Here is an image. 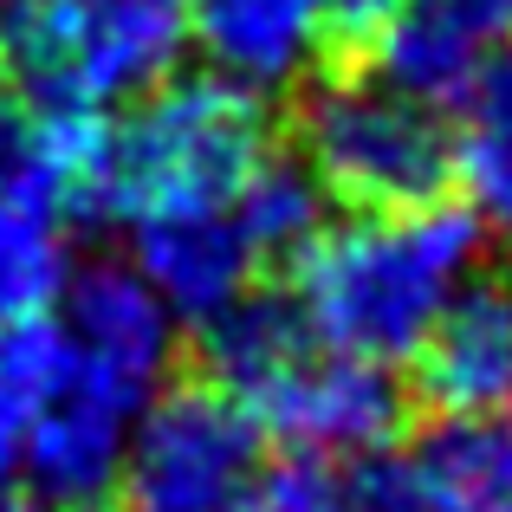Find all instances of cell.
<instances>
[{"label": "cell", "instance_id": "obj_17", "mask_svg": "<svg viewBox=\"0 0 512 512\" xmlns=\"http://www.w3.org/2000/svg\"><path fill=\"white\" fill-rule=\"evenodd\" d=\"M0 512H39L33 500H7V493H0Z\"/></svg>", "mask_w": 512, "mask_h": 512}, {"label": "cell", "instance_id": "obj_4", "mask_svg": "<svg viewBox=\"0 0 512 512\" xmlns=\"http://www.w3.org/2000/svg\"><path fill=\"white\" fill-rule=\"evenodd\" d=\"M292 156L318 175V188L331 201H344L357 214L428 208L454 188L448 111L383 85L363 65L318 72L299 85Z\"/></svg>", "mask_w": 512, "mask_h": 512}, {"label": "cell", "instance_id": "obj_5", "mask_svg": "<svg viewBox=\"0 0 512 512\" xmlns=\"http://www.w3.org/2000/svg\"><path fill=\"white\" fill-rule=\"evenodd\" d=\"M260 474L266 428L182 363L124 441L111 512H247Z\"/></svg>", "mask_w": 512, "mask_h": 512}, {"label": "cell", "instance_id": "obj_16", "mask_svg": "<svg viewBox=\"0 0 512 512\" xmlns=\"http://www.w3.org/2000/svg\"><path fill=\"white\" fill-rule=\"evenodd\" d=\"M247 512H350V506H344V487H338V467L292 454V461L260 474Z\"/></svg>", "mask_w": 512, "mask_h": 512}, {"label": "cell", "instance_id": "obj_13", "mask_svg": "<svg viewBox=\"0 0 512 512\" xmlns=\"http://www.w3.org/2000/svg\"><path fill=\"white\" fill-rule=\"evenodd\" d=\"M227 214L240 221V234H247L260 273H286V266L299 260L318 234H325L331 195L318 188V175L305 169L292 150H273L260 169H253V182L234 195V208H227Z\"/></svg>", "mask_w": 512, "mask_h": 512}, {"label": "cell", "instance_id": "obj_10", "mask_svg": "<svg viewBox=\"0 0 512 512\" xmlns=\"http://www.w3.org/2000/svg\"><path fill=\"white\" fill-rule=\"evenodd\" d=\"M130 266L150 279V292L169 305V318H188V325H208L247 286H260V260H253L247 234L227 208L137 221V260Z\"/></svg>", "mask_w": 512, "mask_h": 512}, {"label": "cell", "instance_id": "obj_12", "mask_svg": "<svg viewBox=\"0 0 512 512\" xmlns=\"http://www.w3.org/2000/svg\"><path fill=\"white\" fill-rule=\"evenodd\" d=\"M448 143H454V188L467 195V208L487 227L512 234V52L506 46L454 98Z\"/></svg>", "mask_w": 512, "mask_h": 512}, {"label": "cell", "instance_id": "obj_9", "mask_svg": "<svg viewBox=\"0 0 512 512\" xmlns=\"http://www.w3.org/2000/svg\"><path fill=\"white\" fill-rule=\"evenodd\" d=\"M182 13L214 78L253 98H286L331 59L325 0H182Z\"/></svg>", "mask_w": 512, "mask_h": 512}, {"label": "cell", "instance_id": "obj_8", "mask_svg": "<svg viewBox=\"0 0 512 512\" xmlns=\"http://www.w3.org/2000/svg\"><path fill=\"white\" fill-rule=\"evenodd\" d=\"M415 396L435 415L512 409V279L480 266L415 344Z\"/></svg>", "mask_w": 512, "mask_h": 512}, {"label": "cell", "instance_id": "obj_7", "mask_svg": "<svg viewBox=\"0 0 512 512\" xmlns=\"http://www.w3.org/2000/svg\"><path fill=\"white\" fill-rule=\"evenodd\" d=\"M402 415H409V396L389 376V363L331 350L325 338L253 402V422L305 461H357L389 448L402 435Z\"/></svg>", "mask_w": 512, "mask_h": 512}, {"label": "cell", "instance_id": "obj_2", "mask_svg": "<svg viewBox=\"0 0 512 512\" xmlns=\"http://www.w3.org/2000/svg\"><path fill=\"white\" fill-rule=\"evenodd\" d=\"M279 150L266 98L227 78H163L124 117H104L91 169L78 182L72 221L85 227H137L156 214H208L234 208L253 169Z\"/></svg>", "mask_w": 512, "mask_h": 512}, {"label": "cell", "instance_id": "obj_1", "mask_svg": "<svg viewBox=\"0 0 512 512\" xmlns=\"http://www.w3.org/2000/svg\"><path fill=\"white\" fill-rule=\"evenodd\" d=\"M487 221L474 208H402L325 221V234L286 266V292L331 350L370 363H409L435 312L480 273Z\"/></svg>", "mask_w": 512, "mask_h": 512}, {"label": "cell", "instance_id": "obj_15", "mask_svg": "<svg viewBox=\"0 0 512 512\" xmlns=\"http://www.w3.org/2000/svg\"><path fill=\"white\" fill-rule=\"evenodd\" d=\"M338 487H344L350 512H428V493H422V480H415V467H409V448H396V441L376 448V454L344 461Z\"/></svg>", "mask_w": 512, "mask_h": 512}, {"label": "cell", "instance_id": "obj_3", "mask_svg": "<svg viewBox=\"0 0 512 512\" xmlns=\"http://www.w3.org/2000/svg\"><path fill=\"white\" fill-rule=\"evenodd\" d=\"M182 46V0H20L0 13V78L39 117H104L143 98Z\"/></svg>", "mask_w": 512, "mask_h": 512}, {"label": "cell", "instance_id": "obj_14", "mask_svg": "<svg viewBox=\"0 0 512 512\" xmlns=\"http://www.w3.org/2000/svg\"><path fill=\"white\" fill-rule=\"evenodd\" d=\"M59 214L33 201H0V331L46 318L65 292V234Z\"/></svg>", "mask_w": 512, "mask_h": 512}, {"label": "cell", "instance_id": "obj_11", "mask_svg": "<svg viewBox=\"0 0 512 512\" xmlns=\"http://www.w3.org/2000/svg\"><path fill=\"white\" fill-rule=\"evenodd\" d=\"M428 512H512V409L435 415L409 441Z\"/></svg>", "mask_w": 512, "mask_h": 512}, {"label": "cell", "instance_id": "obj_6", "mask_svg": "<svg viewBox=\"0 0 512 512\" xmlns=\"http://www.w3.org/2000/svg\"><path fill=\"white\" fill-rule=\"evenodd\" d=\"M59 325V370L124 409H150V396L182 370L175 318L150 292V279L130 260H91L65 279Z\"/></svg>", "mask_w": 512, "mask_h": 512}]
</instances>
